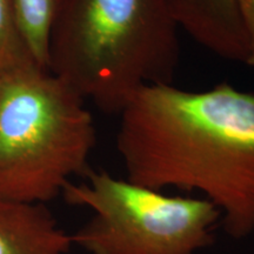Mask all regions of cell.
<instances>
[{"instance_id": "277c9868", "label": "cell", "mask_w": 254, "mask_h": 254, "mask_svg": "<svg viewBox=\"0 0 254 254\" xmlns=\"http://www.w3.org/2000/svg\"><path fill=\"white\" fill-rule=\"evenodd\" d=\"M85 176L62 195L93 213L71 234L87 254H196L213 244L220 213L208 200L165 194L106 171Z\"/></svg>"}, {"instance_id": "8992f818", "label": "cell", "mask_w": 254, "mask_h": 254, "mask_svg": "<svg viewBox=\"0 0 254 254\" xmlns=\"http://www.w3.org/2000/svg\"><path fill=\"white\" fill-rule=\"evenodd\" d=\"M72 247L45 204L0 199V254H68Z\"/></svg>"}, {"instance_id": "9c48e42d", "label": "cell", "mask_w": 254, "mask_h": 254, "mask_svg": "<svg viewBox=\"0 0 254 254\" xmlns=\"http://www.w3.org/2000/svg\"><path fill=\"white\" fill-rule=\"evenodd\" d=\"M236 4L247 40L246 65L254 68V0H236Z\"/></svg>"}, {"instance_id": "3957f363", "label": "cell", "mask_w": 254, "mask_h": 254, "mask_svg": "<svg viewBox=\"0 0 254 254\" xmlns=\"http://www.w3.org/2000/svg\"><path fill=\"white\" fill-rule=\"evenodd\" d=\"M85 103L34 62L0 74V199L46 205L86 174L97 131Z\"/></svg>"}, {"instance_id": "6da1fadb", "label": "cell", "mask_w": 254, "mask_h": 254, "mask_svg": "<svg viewBox=\"0 0 254 254\" xmlns=\"http://www.w3.org/2000/svg\"><path fill=\"white\" fill-rule=\"evenodd\" d=\"M126 179L198 193L233 239L254 232V94L227 82L204 91L142 87L120 112Z\"/></svg>"}, {"instance_id": "ba28073f", "label": "cell", "mask_w": 254, "mask_h": 254, "mask_svg": "<svg viewBox=\"0 0 254 254\" xmlns=\"http://www.w3.org/2000/svg\"><path fill=\"white\" fill-rule=\"evenodd\" d=\"M31 62L34 60L19 33L11 0H0V74Z\"/></svg>"}, {"instance_id": "52a82bcc", "label": "cell", "mask_w": 254, "mask_h": 254, "mask_svg": "<svg viewBox=\"0 0 254 254\" xmlns=\"http://www.w3.org/2000/svg\"><path fill=\"white\" fill-rule=\"evenodd\" d=\"M60 2L62 0H11L19 33L32 59L41 67L49 68L51 34Z\"/></svg>"}, {"instance_id": "5b68a950", "label": "cell", "mask_w": 254, "mask_h": 254, "mask_svg": "<svg viewBox=\"0 0 254 254\" xmlns=\"http://www.w3.org/2000/svg\"><path fill=\"white\" fill-rule=\"evenodd\" d=\"M179 28L228 62L245 64L247 40L236 0H170Z\"/></svg>"}, {"instance_id": "7a4b0ae2", "label": "cell", "mask_w": 254, "mask_h": 254, "mask_svg": "<svg viewBox=\"0 0 254 254\" xmlns=\"http://www.w3.org/2000/svg\"><path fill=\"white\" fill-rule=\"evenodd\" d=\"M178 25L170 0H62L49 68L104 113L142 87L173 84Z\"/></svg>"}]
</instances>
